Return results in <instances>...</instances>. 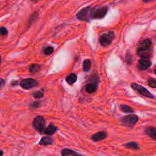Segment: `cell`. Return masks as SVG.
Listing matches in <instances>:
<instances>
[{
    "label": "cell",
    "instance_id": "cell-26",
    "mask_svg": "<svg viewBox=\"0 0 156 156\" xmlns=\"http://www.w3.org/2000/svg\"><path fill=\"white\" fill-rule=\"evenodd\" d=\"M4 80H3V79H1V88H2V86H3V84H4Z\"/></svg>",
    "mask_w": 156,
    "mask_h": 156
},
{
    "label": "cell",
    "instance_id": "cell-12",
    "mask_svg": "<svg viewBox=\"0 0 156 156\" xmlns=\"http://www.w3.org/2000/svg\"><path fill=\"white\" fill-rule=\"evenodd\" d=\"M146 133L152 139L156 140V129L153 127H149L145 130Z\"/></svg>",
    "mask_w": 156,
    "mask_h": 156
},
{
    "label": "cell",
    "instance_id": "cell-20",
    "mask_svg": "<svg viewBox=\"0 0 156 156\" xmlns=\"http://www.w3.org/2000/svg\"><path fill=\"white\" fill-rule=\"evenodd\" d=\"M120 108L124 113H132L133 112V108L127 105H121Z\"/></svg>",
    "mask_w": 156,
    "mask_h": 156
},
{
    "label": "cell",
    "instance_id": "cell-13",
    "mask_svg": "<svg viewBox=\"0 0 156 156\" xmlns=\"http://www.w3.org/2000/svg\"><path fill=\"white\" fill-rule=\"evenodd\" d=\"M66 82L69 85H72L74 83H75L77 80V75L74 73H71L69 74L66 78H65Z\"/></svg>",
    "mask_w": 156,
    "mask_h": 156
},
{
    "label": "cell",
    "instance_id": "cell-9",
    "mask_svg": "<svg viewBox=\"0 0 156 156\" xmlns=\"http://www.w3.org/2000/svg\"><path fill=\"white\" fill-rule=\"evenodd\" d=\"M151 65V62L147 58H141L138 62V68L140 70H145Z\"/></svg>",
    "mask_w": 156,
    "mask_h": 156
},
{
    "label": "cell",
    "instance_id": "cell-22",
    "mask_svg": "<svg viewBox=\"0 0 156 156\" xmlns=\"http://www.w3.org/2000/svg\"><path fill=\"white\" fill-rule=\"evenodd\" d=\"M54 51V48L52 46H47L45 47L43 49V52L44 53V54L46 55H49L51 54H52Z\"/></svg>",
    "mask_w": 156,
    "mask_h": 156
},
{
    "label": "cell",
    "instance_id": "cell-3",
    "mask_svg": "<svg viewBox=\"0 0 156 156\" xmlns=\"http://www.w3.org/2000/svg\"><path fill=\"white\" fill-rule=\"evenodd\" d=\"M138 119V117L136 115H129L125 116L121 119V122L124 126L132 127L137 122Z\"/></svg>",
    "mask_w": 156,
    "mask_h": 156
},
{
    "label": "cell",
    "instance_id": "cell-23",
    "mask_svg": "<svg viewBox=\"0 0 156 156\" xmlns=\"http://www.w3.org/2000/svg\"><path fill=\"white\" fill-rule=\"evenodd\" d=\"M148 84L152 88H156V80L152 78L149 79Z\"/></svg>",
    "mask_w": 156,
    "mask_h": 156
},
{
    "label": "cell",
    "instance_id": "cell-29",
    "mask_svg": "<svg viewBox=\"0 0 156 156\" xmlns=\"http://www.w3.org/2000/svg\"><path fill=\"white\" fill-rule=\"evenodd\" d=\"M155 73L156 74V69H155Z\"/></svg>",
    "mask_w": 156,
    "mask_h": 156
},
{
    "label": "cell",
    "instance_id": "cell-18",
    "mask_svg": "<svg viewBox=\"0 0 156 156\" xmlns=\"http://www.w3.org/2000/svg\"><path fill=\"white\" fill-rule=\"evenodd\" d=\"M40 68V65L38 64H32L29 66V70L30 73H36L38 71Z\"/></svg>",
    "mask_w": 156,
    "mask_h": 156
},
{
    "label": "cell",
    "instance_id": "cell-14",
    "mask_svg": "<svg viewBox=\"0 0 156 156\" xmlns=\"http://www.w3.org/2000/svg\"><path fill=\"white\" fill-rule=\"evenodd\" d=\"M62 156H79V154L69 149H63L62 151Z\"/></svg>",
    "mask_w": 156,
    "mask_h": 156
},
{
    "label": "cell",
    "instance_id": "cell-15",
    "mask_svg": "<svg viewBox=\"0 0 156 156\" xmlns=\"http://www.w3.org/2000/svg\"><path fill=\"white\" fill-rule=\"evenodd\" d=\"M96 89H97V85L94 83H88L85 87L86 91L89 93H92L94 92L96 90Z\"/></svg>",
    "mask_w": 156,
    "mask_h": 156
},
{
    "label": "cell",
    "instance_id": "cell-28",
    "mask_svg": "<svg viewBox=\"0 0 156 156\" xmlns=\"http://www.w3.org/2000/svg\"><path fill=\"white\" fill-rule=\"evenodd\" d=\"M2 154H3V152H2V151H1V156L2 155Z\"/></svg>",
    "mask_w": 156,
    "mask_h": 156
},
{
    "label": "cell",
    "instance_id": "cell-6",
    "mask_svg": "<svg viewBox=\"0 0 156 156\" xmlns=\"http://www.w3.org/2000/svg\"><path fill=\"white\" fill-rule=\"evenodd\" d=\"M90 7H85L80 10L76 15V17L81 21H88L90 20Z\"/></svg>",
    "mask_w": 156,
    "mask_h": 156
},
{
    "label": "cell",
    "instance_id": "cell-2",
    "mask_svg": "<svg viewBox=\"0 0 156 156\" xmlns=\"http://www.w3.org/2000/svg\"><path fill=\"white\" fill-rule=\"evenodd\" d=\"M114 37V32L112 31H110L107 34H104L99 38L100 44L102 46H107L112 43Z\"/></svg>",
    "mask_w": 156,
    "mask_h": 156
},
{
    "label": "cell",
    "instance_id": "cell-1",
    "mask_svg": "<svg viewBox=\"0 0 156 156\" xmlns=\"http://www.w3.org/2000/svg\"><path fill=\"white\" fill-rule=\"evenodd\" d=\"M108 10L107 7H96L90 8V18L91 19H101L105 16Z\"/></svg>",
    "mask_w": 156,
    "mask_h": 156
},
{
    "label": "cell",
    "instance_id": "cell-25",
    "mask_svg": "<svg viewBox=\"0 0 156 156\" xmlns=\"http://www.w3.org/2000/svg\"><path fill=\"white\" fill-rule=\"evenodd\" d=\"M7 32H8V31H7V29L5 27H1V29H0V33H1V35L2 36L6 35L7 34Z\"/></svg>",
    "mask_w": 156,
    "mask_h": 156
},
{
    "label": "cell",
    "instance_id": "cell-7",
    "mask_svg": "<svg viewBox=\"0 0 156 156\" xmlns=\"http://www.w3.org/2000/svg\"><path fill=\"white\" fill-rule=\"evenodd\" d=\"M38 84V82L34 79H31V78H27V79H25L21 80L20 85L21 86L24 88V89H30L35 86H37Z\"/></svg>",
    "mask_w": 156,
    "mask_h": 156
},
{
    "label": "cell",
    "instance_id": "cell-10",
    "mask_svg": "<svg viewBox=\"0 0 156 156\" xmlns=\"http://www.w3.org/2000/svg\"><path fill=\"white\" fill-rule=\"evenodd\" d=\"M106 136H107L106 132L104 131H101V132H98L94 133V135H93L91 136V139L94 141H98L105 138Z\"/></svg>",
    "mask_w": 156,
    "mask_h": 156
},
{
    "label": "cell",
    "instance_id": "cell-4",
    "mask_svg": "<svg viewBox=\"0 0 156 156\" xmlns=\"http://www.w3.org/2000/svg\"><path fill=\"white\" fill-rule=\"evenodd\" d=\"M131 87L133 90L137 91L140 94H141L143 96H145L147 98H154V96L152 95V94L146 88H144V87H143L139 84H137L136 83H132L131 84Z\"/></svg>",
    "mask_w": 156,
    "mask_h": 156
},
{
    "label": "cell",
    "instance_id": "cell-24",
    "mask_svg": "<svg viewBox=\"0 0 156 156\" xmlns=\"http://www.w3.org/2000/svg\"><path fill=\"white\" fill-rule=\"evenodd\" d=\"M33 94V96L35 98H41L43 96V92L41 91H36V92H34L32 93Z\"/></svg>",
    "mask_w": 156,
    "mask_h": 156
},
{
    "label": "cell",
    "instance_id": "cell-17",
    "mask_svg": "<svg viewBox=\"0 0 156 156\" xmlns=\"http://www.w3.org/2000/svg\"><path fill=\"white\" fill-rule=\"evenodd\" d=\"M91 62L89 59H86L83 61V69L84 71H85V72L88 71L91 68Z\"/></svg>",
    "mask_w": 156,
    "mask_h": 156
},
{
    "label": "cell",
    "instance_id": "cell-27",
    "mask_svg": "<svg viewBox=\"0 0 156 156\" xmlns=\"http://www.w3.org/2000/svg\"><path fill=\"white\" fill-rule=\"evenodd\" d=\"M143 1H144V2H149V1H151V0H143Z\"/></svg>",
    "mask_w": 156,
    "mask_h": 156
},
{
    "label": "cell",
    "instance_id": "cell-16",
    "mask_svg": "<svg viewBox=\"0 0 156 156\" xmlns=\"http://www.w3.org/2000/svg\"><path fill=\"white\" fill-rule=\"evenodd\" d=\"M53 141L52 140V139L49 137L48 136H44L43 138H41V140L39 142V144L41 145H48V144H52Z\"/></svg>",
    "mask_w": 156,
    "mask_h": 156
},
{
    "label": "cell",
    "instance_id": "cell-5",
    "mask_svg": "<svg viewBox=\"0 0 156 156\" xmlns=\"http://www.w3.org/2000/svg\"><path fill=\"white\" fill-rule=\"evenodd\" d=\"M34 127L38 132H43L45 126V119L41 116L35 117L33 121Z\"/></svg>",
    "mask_w": 156,
    "mask_h": 156
},
{
    "label": "cell",
    "instance_id": "cell-19",
    "mask_svg": "<svg viewBox=\"0 0 156 156\" xmlns=\"http://www.w3.org/2000/svg\"><path fill=\"white\" fill-rule=\"evenodd\" d=\"M124 146L129 149H139V146L138 144L135 142H129L124 144Z\"/></svg>",
    "mask_w": 156,
    "mask_h": 156
},
{
    "label": "cell",
    "instance_id": "cell-8",
    "mask_svg": "<svg viewBox=\"0 0 156 156\" xmlns=\"http://www.w3.org/2000/svg\"><path fill=\"white\" fill-rule=\"evenodd\" d=\"M137 54L139 56L143 58H148L151 57V51L150 48L139 47L137 49Z\"/></svg>",
    "mask_w": 156,
    "mask_h": 156
},
{
    "label": "cell",
    "instance_id": "cell-11",
    "mask_svg": "<svg viewBox=\"0 0 156 156\" xmlns=\"http://www.w3.org/2000/svg\"><path fill=\"white\" fill-rule=\"evenodd\" d=\"M57 127L52 125V124H50L49 126H48L46 128H45L43 130V133L46 135H52L54 134V133L56 132L57 131Z\"/></svg>",
    "mask_w": 156,
    "mask_h": 156
},
{
    "label": "cell",
    "instance_id": "cell-21",
    "mask_svg": "<svg viewBox=\"0 0 156 156\" xmlns=\"http://www.w3.org/2000/svg\"><path fill=\"white\" fill-rule=\"evenodd\" d=\"M152 42L149 39H145L143 40L140 43V46L141 47H146V48H150L151 46Z\"/></svg>",
    "mask_w": 156,
    "mask_h": 156
}]
</instances>
